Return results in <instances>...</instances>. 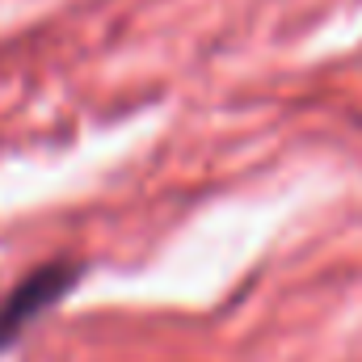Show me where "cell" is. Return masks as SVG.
Returning a JSON list of instances; mask_svg holds the SVG:
<instances>
[{"label":"cell","instance_id":"6da1fadb","mask_svg":"<svg viewBox=\"0 0 362 362\" xmlns=\"http://www.w3.org/2000/svg\"><path fill=\"white\" fill-rule=\"evenodd\" d=\"M81 266L76 262H51V266H38L34 274H25L0 303V346H8L17 333H25L55 299H64L72 291Z\"/></svg>","mask_w":362,"mask_h":362}]
</instances>
